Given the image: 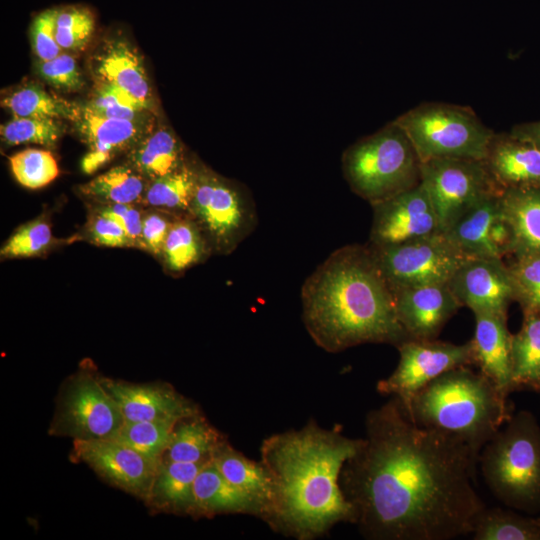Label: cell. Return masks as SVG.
<instances>
[{
  "label": "cell",
  "mask_w": 540,
  "mask_h": 540,
  "mask_svg": "<svg viewBox=\"0 0 540 540\" xmlns=\"http://www.w3.org/2000/svg\"><path fill=\"white\" fill-rule=\"evenodd\" d=\"M507 398L480 371L460 366L431 381L404 407L416 424L455 438L478 459L513 414Z\"/></svg>",
  "instance_id": "4"
},
{
  "label": "cell",
  "mask_w": 540,
  "mask_h": 540,
  "mask_svg": "<svg viewBox=\"0 0 540 540\" xmlns=\"http://www.w3.org/2000/svg\"><path fill=\"white\" fill-rule=\"evenodd\" d=\"M85 232L89 241L104 247H133L124 229L113 219L90 208Z\"/></svg>",
  "instance_id": "45"
},
{
  "label": "cell",
  "mask_w": 540,
  "mask_h": 540,
  "mask_svg": "<svg viewBox=\"0 0 540 540\" xmlns=\"http://www.w3.org/2000/svg\"><path fill=\"white\" fill-rule=\"evenodd\" d=\"M178 216L181 215L145 207L142 219L141 249L161 258L167 235Z\"/></svg>",
  "instance_id": "43"
},
{
  "label": "cell",
  "mask_w": 540,
  "mask_h": 540,
  "mask_svg": "<svg viewBox=\"0 0 540 540\" xmlns=\"http://www.w3.org/2000/svg\"><path fill=\"white\" fill-rule=\"evenodd\" d=\"M520 330L511 337L510 393H540V312L525 310Z\"/></svg>",
  "instance_id": "27"
},
{
  "label": "cell",
  "mask_w": 540,
  "mask_h": 540,
  "mask_svg": "<svg viewBox=\"0 0 540 540\" xmlns=\"http://www.w3.org/2000/svg\"><path fill=\"white\" fill-rule=\"evenodd\" d=\"M2 107L14 117H44L73 121L79 106L48 93L35 83H27L5 95Z\"/></svg>",
  "instance_id": "34"
},
{
  "label": "cell",
  "mask_w": 540,
  "mask_h": 540,
  "mask_svg": "<svg viewBox=\"0 0 540 540\" xmlns=\"http://www.w3.org/2000/svg\"><path fill=\"white\" fill-rule=\"evenodd\" d=\"M196 517L241 513L258 518L262 516L260 504L233 486L218 470L212 460L199 471L194 482Z\"/></svg>",
  "instance_id": "23"
},
{
  "label": "cell",
  "mask_w": 540,
  "mask_h": 540,
  "mask_svg": "<svg viewBox=\"0 0 540 540\" xmlns=\"http://www.w3.org/2000/svg\"><path fill=\"white\" fill-rule=\"evenodd\" d=\"M187 161L181 142L165 126L155 127L126 154V163L148 182L177 170Z\"/></svg>",
  "instance_id": "26"
},
{
  "label": "cell",
  "mask_w": 540,
  "mask_h": 540,
  "mask_svg": "<svg viewBox=\"0 0 540 540\" xmlns=\"http://www.w3.org/2000/svg\"><path fill=\"white\" fill-rule=\"evenodd\" d=\"M475 331L470 340L474 365L500 391L509 395L511 337L507 315L475 312Z\"/></svg>",
  "instance_id": "21"
},
{
  "label": "cell",
  "mask_w": 540,
  "mask_h": 540,
  "mask_svg": "<svg viewBox=\"0 0 540 540\" xmlns=\"http://www.w3.org/2000/svg\"><path fill=\"white\" fill-rule=\"evenodd\" d=\"M516 302L522 311L540 312V252H524L508 256Z\"/></svg>",
  "instance_id": "40"
},
{
  "label": "cell",
  "mask_w": 540,
  "mask_h": 540,
  "mask_svg": "<svg viewBox=\"0 0 540 540\" xmlns=\"http://www.w3.org/2000/svg\"><path fill=\"white\" fill-rule=\"evenodd\" d=\"M95 30L93 13L82 6L57 9L55 38L62 50L80 51L89 43Z\"/></svg>",
  "instance_id": "41"
},
{
  "label": "cell",
  "mask_w": 540,
  "mask_h": 540,
  "mask_svg": "<svg viewBox=\"0 0 540 540\" xmlns=\"http://www.w3.org/2000/svg\"><path fill=\"white\" fill-rule=\"evenodd\" d=\"M189 215L202 230L212 254L232 253L256 228L258 216L249 193L200 166Z\"/></svg>",
  "instance_id": "8"
},
{
  "label": "cell",
  "mask_w": 540,
  "mask_h": 540,
  "mask_svg": "<svg viewBox=\"0 0 540 540\" xmlns=\"http://www.w3.org/2000/svg\"><path fill=\"white\" fill-rule=\"evenodd\" d=\"M448 287L461 306L475 312L507 315L516 302L514 282L503 258H467L453 273Z\"/></svg>",
  "instance_id": "15"
},
{
  "label": "cell",
  "mask_w": 540,
  "mask_h": 540,
  "mask_svg": "<svg viewBox=\"0 0 540 540\" xmlns=\"http://www.w3.org/2000/svg\"><path fill=\"white\" fill-rule=\"evenodd\" d=\"M148 183L125 162L80 185L78 191L89 205L141 204Z\"/></svg>",
  "instance_id": "30"
},
{
  "label": "cell",
  "mask_w": 540,
  "mask_h": 540,
  "mask_svg": "<svg viewBox=\"0 0 540 540\" xmlns=\"http://www.w3.org/2000/svg\"><path fill=\"white\" fill-rule=\"evenodd\" d=\"M199 171L200 166L187 161L177 170L150 181L140 205L175 215H189Z\"/></svg>",
  "instance_id": "31"
},
{
  "label": "cell",
  "mask_w": 540,
  "mask_h": 540,
  "mask_svg": "<svg viewBox=\"0 0 540 540\" xmlns=\"http://www.w3.org/2000/svg\"><path fill=\"white\" fill-rule=\"evenodd\" d=\"M72 456L111 485L143 501L159 464L115 439L74 440Z\"/></svg>",
  "instance_id": "14"
},
{
  "label": "cell",
  "mask_w": 540,
  "mask_h": 540,
  "mask_svg": "<svg viewBox=\"0 0 540 540\" xmlns=\"http://www.w3.org/2000/svg\"><path fill=\"white\" fill-rule=\"evenodd\" d=\"M371 206L373 218L368 244L373 247L402 244L442 233L421 182Z\"/></svg>",
  "instance_id": "13"
},
{
  "label": "cell",
  "mask_w": 540,
  "mask_h": 540,
  "mask_svg": "<svg viewBox=\"0 0 540 540\" xmlns=\"http://www.w3.org/2000/svg\"><path fill=\"white\" fill-rule=\"evenodd\" d=\"M399 362L395 370L377 383V391L391 395L407 406L414 395L443 373L474 365L471 341L464 344L409 339L397 346Z\"/></svg>",
  "instance_id": "12"
},
{
  "label": "cell",
  "mask_w": 540,
  "mask_h": 540,
  "mask_svg": "<svg viewBox=\"0 0 540 540\" xmlns=\"http://www.w3.org/2000/svg\"><path fill=\"white\" fill-rule=\"evenodd\" d=\"M212 461L233 486L260 504L262 507L260 519L263 520L274 497L273 481L263 463L247 458L235 450L226 439L216 448Z\"/></svg>",
  "instance_id": "24"
},
{
  "label": "cell",
  "mask_w": 540,
  "mask_h": 540,
  "mask_svg": "<svg viewBox=\"0 0 540 540\" xmlns=\"http://www.w3.org/2000/svg\"><path fill=\"white\" fill-rule=\"evenodd\" d=\"M501 193L486 196L442 232L466 258L498 257L489 241V228L500 211Z\"/></svg>",
  "instance_id": "25"
},
{
  "label": "cell",
  "mask_w": 540,
  "mask_h": 540,
  "mask_svg": "<svg viewBox=\"0 0 540 540\" xmlns=\"http://www.w3.org/2000/svg\"><path fill=\"white\" fill-rule=\"evenodd\" d=\"M361 440L314 421L266 438L260 448L261 462L271 475L274 497L263 521L298 540L322 536L341 522L354 523L353 507L339 479Z\"/></svg>",
  "instance_id": "2"
},
{
  "label": "cell",
  "mask_w": 540,
  "mask_h": 540,
  "mask_svg": "<svg viewBox=\"0 0 540 540\" xmlns=\"http://www.w3.org/2000/svg\"><path fill=\"white\" fill-rule=\"evenodd\" d=\"M477 462L465 444L416 424L392 396L367 414L339 483L364 537L451 540L470 535L486 507L473 485Z\"/></svg>",
  "instance_id": "1"
},
{
  "label": "cell",
  "mask_w": 540,
  "mask_h": 540,
  "mask_svg": "<svg viewBox=\"0 0 540 540\" xmlns=\"http://www.w3.org/2000/svg\"><path fill=\"white\" fill-rule=\"evenodd\" d=\"M421 183L436 212L441 232L486 196L502 192L483 160L431 159L421 163Z\"/></svg>",
  "instance_id": "10"
},
{
  "label": "cell",
  "mask_w": 540,
  "mask_h": 540,
  "mask_svg": "<svg viewBox=\"0 0 540 540\" xmlns=\"http://www.w3.org/2000/svg\"><path fill=\"white\" fill-rule=\"evenodd\" d=\"M206 463L162 459L145 503L157 511L196 517L194 482Z\"/></svg>",
  "instance_id": "22"
},
{
  "label": "cell",
  "mask_w": 540,
  "mask_h": 540,
  "mask_svg": "<svg viewBox=\"0 0 540 540\" xmlns=\"http://www.w3.org/2000/svg\"><path fill=\"white\" fill-rule=\"evenodd\" d=\"M106 390L118 403L125 421L176 424L200 414L197 404L167 383H130L100 376Z\"/></svg>",
  "instance_id": "16"
},
{
  "label": "cell",
  "mask_w": 540,
  "mask_h": 540,
  "mask_svg": "<svg viewBox=\"0 0 540 540\" xmlns=\"http://www.w3.org/2000/svg\"><path fill=\"white\" fill-rule=\"evenodd\" d=\"M478 462L500 502L530 514L540 512V426L531 412L512 414L482 448Z\"/></svg>",
  "instance_id": "5"
},
{
  "label": "cell",
  "mask_w": 540,
  "mask_h": 540,
  "mask_svg": "<svg viewBox=\"0 0 540 540\" xmlns=\"http://www.w3.org/2000/svg\"><path fill=\"white\" fill-rule=\"evenodd\" d=\"M301 305L308 334L330 353L366 343L397 347L409 340L369 244L333 251L304 281Z\"/></svg>",
  "instance_id": "3"
},
{
  "label": "cell",
  "mask_w": 540,
  "mask_h": 540,
  "mask_svg": "<svg viewBox=\"0 0 540 540\" xmlns=\"http://www.w3.org/2000/svg\"><path fill=\"white\" fill-rule=\"evenodd\" d=\"M35 70L46 83L61 91H78L84 86L75 59L67 53H61L50 60H38Z\"/></svg>",
  "instance_id": "42"
},
{
  "label": "cell",
  "mask_w": 540,
  "mask_h": 540,
  "mask_svg": "<svg viewBox=\"0 0 540 540\" xmlns=\"http://www.w3.org/2000/svg\"><path fill=\"white\" fill-rule=\"evenodd\" d=\"M91 70L96 83L115 86L153 109L152 91L142 58L124 38L106 40L91 58Z\"/></svg>",
  "instance_id": "20"
},
{
  "label": "cell",
  "mask_w": 540,
  "mask_h": 540,
  "mask_svg": "<svg viewBox=\"0 0 540 540\" xmlns=\"http://www.w3.org/2000/svg\"><path fill=\"white\" fill-rule=\"evenodd\" d=\"M483 161L502 191H540V149L531 141L511 132L494 133Z\"/></svg>",
  "instance_id": "19"
},
{
  "label": "cell",
  "mask_w": 540,
  "mask_h": 540,
  "mask_svg": "<svg viewBox=\"0 0 540 540\" xmlns=\"http://www.w3.org/2000/svg\"><path fill=\"white\" fill-rule=\"evenodd\" d=\"M224 439L202 413L187 417L175 424L162 459L206 463Z\"/></svg>",
  "instance_id": "28"
},
{
  "label": "cell",
  "mask_w": 540,
  "mask_h": 540,
  "mask_svg": "<svg viewBox=\"0 0 540 540\" xmlns=\"http://www.w3.org/2000/svg\"><path fill=\"white\" fill-rule=\"evenodd\" d=\"M471 535L474 540H540V517L485 507L477 516Z\"/></svg>",
  "instance_id": "33"
},
{
  "label": "cell",
  "mask_w": 540,
  "mask_h": 540,
  "mask_svg": "<svg viewBox=\"0 0 540 540\" xmlns=\"http://www.w3.org/2000/svg\"><path fill=\"white\" fill-rule=\"evenodd\" d=\"M10 168L16 181L25 188H42L59 175L53 154L44 149L28 148L9 157Z\"/></svg>",
  "instance_id": "39"
},
{
  "label": "cell",
  "mask_w": 540,
  "mask_h": 540,
  "mask_svg": "<svg viewBox=\"0 0 540 540\" xmlns=\"http://www.w3.org/2000/svg\"><path fill=\"white\" fill-rule=\"evenodd\" d=\"M124 423L121 409L100 375L81 370L63 383L49 433L73 440L111 439Z\"/></svg>",
  "instance_id": "9"
},
{
  "label": "cell",
  "mask_w": 540,
  "mask_h": 540,
  "mask_svg": "<svg viewBox=\"0 0 540 540\" xmlns=\"http://www.w3.org/2000/svg\"><path fill=\"white\" fill-rule=\"evenodd\" d=\"M175 424L150 421H125L111 438L134 449L155 462H160L167 449Z\"/></svg>",
  "instance_id": "37"
},
{
  "label": "cell",
  "mask_w": 540,
  "mask_h": 540,
  "mask_svg": "<svg viewBox=\"0 0 540 540\" xmlns=\"http://www.w3.org/2000/svg\"><path fill=\"white\" fill-rule=\"evenodd\" d=\"M91 209L116 221L127 233L133 247L141 249L142 219L145 207L140 204L89 205Z\"/></svg>",
  "instance_id": "46"
},
{
  "label": "cell",
  "mask_w": 540,
  "mask_h": 540,
  "mask_svg": "<svg viewBox=\"0 0 540 540\" xmlns=\"http://www.w3.org/2000/svg\"><path fill=\"white\" fill-rule=\"evenodd\" d=\"M421 159L394 121L344 152L342 169L351 190L370 204L421 182Z\"/></svg>",
  "instance_id": "6"
},
{
  "label": "cell",
  "mask_w": 540,
  "mask_h": 540,
  "mask_svg": "<svg viewBox=\"0 0 540 540\" xmlns=\"http://www.w3.org/2000/svg\"><path fill=\"white\" fill-rule=\"evenodd\" d=\"M394 122L407 134L421 162L440 158L483 160L495 133L468 106L425 102Z\"/></svg>",
  "instance_id": "7"
},
{
  "label": "cell",
  "mask_w": 540,
  "mask_h": 540,
  "mask_svg": "<svg viewBox=\"0 0 540 540\" xmlns=\"http://www.w3.org/2000/svg\"><path fill=\"white\" fill-rule=\"evenodd\" d=\"M500 210L514 235L513 254L540 252V191L504 190Z\"/></svg>",
  "instance_id": "29"
},
{
  "label": "cell",
  "mask_w": 540,
  "mask_h": 540,
  "mask_svg": "<svg viewBox=\"0 0 540 540\" xmlns=\"http://www.w3.org/2000/svg\"><path fill=\"white\" fill-rule=\"evenodd\" d=\"M61 240L53 236L46 215L19 226L4 242L0 250L2 259L38 257L47 254Z\"/></svg>",
  "instance_id": "35"
},
{
  "label": "cell",
  "mask_w": 540,
  "mask_h": 540,
  "mask_svg": "<svg viewBox=\"0 0 540 540\" xmlns=\"http://www.w3.org/2000/svg\"><path fill=\"white\" fill-rule=\"evenodd\" d=\"M57 9H47L33 19L30 37L34 53L38 60H50L62 53V48L55 38Z\"/></svg>",
  "instance_id": "44"
},
{
  "label": "cell",
  "mask_w": 540,
  "mask_h": 540,
  "mask_svg": "<svg viewBox=\"0 0 540 540\" xmlns=\"http://www.w3.org/2000/svg\"><path fill=\"white\" fill-rule=\"evenodd\" d=\"M210 254V246L197 222L190 215L178 216L164 244L161 258L165 268L173 274H180Z\"/></svg>",
  "instance_id": "32"
},
{
  "label": "cell",
  "mask_w": 540,
  "mask_h": 540,
  "mask_svg": "<svg viewBox=\"0 0 540 540\" xmlns=\"http://www.w3.org/2000/svg\"><path fill=\"white\" fill-rule=\"evenodd\" d=\"M369 246L391 290L447 283L467 259L443 233L392 246Z\"/></svg>",
  "instance_id": "11"
},
{
  "label": "cell",
  "mask_w": 540,
  "mask_h": 540,
  "mask_svg": "<svg viewBox=\"0 0 540 540\" xmlns=\"http://www.w3.org/2000/svg\"><path fill=\"white\" fill-rule=\"evenodd\" d=\"M64 133L60 119L44 117H13L1 126L2 142L8 146L38 144L55 147Z\"/></svg>",
  "instance_id": "38"
},
{
  "label": "cell",
  "mask_w": 540,
  "mask_h": 540,
  "mask_svg": "<svg viewBox=\"0 0 540 540\" xmlns=\"http://www.w3.org/2000/svg\"><path fill=\"white\" fill-rule=\"evenodd\" d=\"M489 241L498 257H508L514 250V235L512 228L501 210L492 221L489 228Z\"/></svg>",
  "instance_id": "47"
},
{
  "label": "cell",
  "mask_w": 540,
  "mask_h": 540,
  "mask_svg": "<svg viewBox=\"0 0 540 540\" xmlns=\"http://www.w3.org/2000/svg\"><path fill=\"white\" fill-rule=\"evenodd\" d=\"M94 114L133 121H153V109L139 103L123 90L105 83H96L87 103Z\"/></svg>",
  "instance_id": "36"
},
{
  "label": "cell",
  "mask_w": 540,
  "mask_h": 540,
  "mask_svg": "<svg viewBox=\"0 0 540 540\" xmlns=\"http://www.w3.org/2000/svg\"><path fill=\"white\" fill-rule=\"evenodd\" d=\"M397 318L413 340L437 339L458 311V302L447 283L392 290Z\"/></svg>",
  "instance_id": "18"
},
{
  "label": "cell",
  "mask_w": 540,
  "mask_h": 540,
  "mask_svg": "<svg viewBox=\"0 0 540 540\" xmlns=\"http://www.w3.org/2000/svg\"><path fill=\"white\" fill-rule=\"evenodd\" d=\"M510 132L531 141L540 149V120L516 124Z\"/></svg>",
  "instance_id": "48"
},
{
  "label": "cell",
  "mask_w": 540,
  "mask_h": 540,
  "mask_svg": "<svg viewBox=\"0 0 540 540\" xmlns=\"http://www.w3.org/2000/svg\"><path fill=\"white\" fill-rule=\"evenodd\" d=\"M75 128L87 153L82 169L91 174L120 154H127L155 126L153 121H133L103 117L79 106L74 120Z\"/></svg>",
  "instance_id": "17"
}]
</instances>
